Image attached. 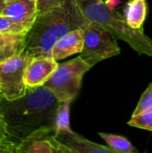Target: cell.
<instances>
[{
    "mask_svg": "<svg viewBox=\"0 0 152 153\" xmlns=\"http://www.w3.org/2000/svg\"><path fill=\"white\" fill-rule=\"evenodd\" d=\"M70 104L71 101L60 102L55 118V134L56 136L64 134L69 133L73 130L70 126Z\"/></svg>",
    "mask_w": 152,
    "mask_h": 153,
    "instance_id": "obj_15",
    "label": "cell"
},
{
    "mask_svg": "<svg viewBox=\"0 0 152 153\" xmlns=\"http://www.w3.org/2000/svg\"><path fill=\"white\" fill-rule=\"evenodd\" d=\"M83 29L72 30L58 39L52 48L50 56L56 61L65 59L72 55L81 53L83 49Z\"/></svg>",
    "mask_w": 152,
    "mask_h": 153,
    "instance_id": "obj_10",
    "label": "cell"
},
{
    "mask_svg": "<svg viewBox=\"0 0 152 153\" xmlns=\"http://www.w3.org/2000/svg\"><path fill=\"white\" fill-rule=\"evenodd\" d=\"M66 0H37L38 13L39 14L49 12L60 5H62Z\"/></svg>",
    "mask_w": 152,
    "mask_h": 153,
    "instance_id": "obj_19",
    "label": "cell"
},
{
    "mask_svg": "<svg viewBox=\"0 0 152 153\" xmlns=\"http://www.w3.org/2000/svg\"><path fill=\"white\" fill-rule=\"evenodd\" d=\"M59 104L53 92L44 85L27 87L25 94L16 100L0 97V116L6 124L11 140L18 145L40 129H55Z\"/></svg>",
    "mask_w": 152,
    "mask_h": 153,
    "instance_id": "obj_1",
    "label": "cell"
},
{
    "mask_svg": "<svg viewBox=\"0 0 152 153\" xmlns=\"http://www.w3.org/2000/svg\"><path fill=\"white\" fill-rule=\"evenodd\" d=\"M33 57L31 53L24 49L0 64V97L13 100L25 94V74Z\"/></svg>",
    "mask_w": 152,
    "mask_h": 153,
    "instance_id": "obj_6",
    "label": "cell"
},
{
    "mask_svg": "<svg viewBox=\"0 0 152 153\" xmlns=\"http://www.w3.org/2000/svg\"><path fill=\"white\" fill-rule=\"evenodd\" d=\"M90 68L81 56L58 64L51 77L44 86L53 92L60 102L73 101L82 87L84 74Z\"/></svg>",
    "mask_w": 152,
    "mask_h": 153,
    "instance_id": "obj_4",
    "label": "cell"
},
{
    "mask_svg": "<svg viewBox=\"0 0 152 153\" xmlns=\"http://www.w3.org/2000/svg\"><path fill=\"white\" fill-rule=\"evenodd\" d=\"M89 21L75 0H66L62 5L38 14L31 28L25 33V49L34 56H48L56 42L66 33L83 29Z\"/></svg>",
    "mask_w": 152,
    "mask_h": 153,
    "instance_id": "obj_2",
    "label": "cell"
},
{
    "mask_svg": "<svg viewBox=\"0 0 152 153\" xmlns=\"http://www.w3.org/2000/svg\"><path fill=\"white\" fill-rule=\"evenodd\" d=\"M128 125L133 127L152 132V110L144 111L140 114L132 116Z\"/></svg>",
    "mask_w": 152,
    "mask_h": 153,
    "instance_id": "obj_16",
    "label": "cell"
},
{
    "mask_svg": "<svg viewBox=\"0 0 152 153\" xmlns=\"http://www.w3.org/2000/svg\"><path fill=\"white\" fill-rule=\"evenodd\" d=\"M146 0H130L125 7V18L133 29L143 30V22L147 16Z\"/></svg>",
    "mask_w": 152,
    "mask_h": 153,
    "instance_id": "obj_13",
    "label": "cell"
},
{
    "mask_svg": "<svg viewBox=\"0 0 152 153\" xmlns=\"http://www.w3.org/2000/svg\"><path fill=\"white\" fill-rule=\"evenodd\" d=\"M6 1L7 0H0V14H2V13H3V10L6 4Z\"/></svg>",
    "mask_w": 152,
    "mask_h": 153,
    "instance_id": "obj_22",
    "label": "cell"
},
{
    "mask_svg": "<svg viewBox=\"0 0 152 153\" xmlns=\"http://www.w3.org/2000/svg\"><path fill=\"white\" fill-rule=\"evenodd\" d=\"M58 66L57 62L48 56H37L29 64L25 74L27 87H39L51 77Z\"/></svg>",
    "mask_w": 152,
    "mask_h": 153,
    "instance_id": "obj_9",
    "label": "cell"
},
{
    "mask_svg": "<svg viewBox=\"0 0 152 153\" xmlns=\"http://www.w3.org/2000/svg\"><path fill=\"white\" fill-rule=\"evenodd\" d=\"M83 32L84 44L80 56L90 67L120 54L116 39L99 23L89 22L83 28Z\"/></svg>",
    "mask_w": 152,
    "mask_h": 153,
    "instance_id": "obj_5",
    "label": "cell"
},
{
    "mask_svg": "<svg viewBox=\"0 0 152 153\" xmlns=\"http://www.w3.org/2000/svg\"><path fill=\"white\" fill-rule=\"evenodd\" d=\"M17 144L14 143L0 144V153H13L17 152Z\"/></svg>",
    "mask_w": 152,
    "mask_h": 153,
    "instance_id": "obj_21",
    "label": "cell"
},
{
    "mask_svg": "<svg viewBox=\"0 0 152 153\" xmlns=\"http://www.w3.org/2000/svg\"><path fill=\"white\" fill-rule=\"evenodd\" d=\"M0 33H26V31L8 17L0 14Z\"/></svg>",
    "mask_w": 152,
    "mask_h": 153,
    "instance_id": "obj_18",
    "label": "cell"
},
{
    "mask_svg": "<svg viewBox=\"0 0 152 153\" xmlns=\"http://www.w3.org/2000/svg\"><path fill=\"white\" fill-rule=\"evenodd\" d=\"M27 32L39 14L37 0H7L2 13Z\"/></svg>",
    "mask_w": 152,
    "mask_h": 153,
    "instance_id": "obj_8",
    "label": "cell"
},
{
    "mask_svg": "<svg viewBox=\"0 0 152 153\" xmlns=\"http://www.w3.org/2000/svg\"><path fill=\"white\" fill-rule=\"evenodd\" d=\"M99 135L107 143L115 153H136L137 149L125 137L108 133H99Z\"/></svg>",
    "mask_w": 152,
    "mask_h": 153,
    "instance_id": "obj_14",
    "label": "cell"
},
{
    "mask_svg": "<svg viewBox=\"0 0 152 153\" xmlns=\"http://www.w3.org/2000/svg\"><path fill=\"white\" fill-rule=\"evenodd\" d=\"M17 153H72L55 134L54 128L40 129L17 146Z\"/></svg>",
    "mask_w": 152,
    "mask_h": 153,
    "instance_id": "obj_7",
    "label": "cell"
},
{
    "mask_svg": "<svg viewBox=\"0 0 152 153\" xmlns=\"http://www.w3.org/2000/svg\"><path fill=\"white\" fill-rule=\"evenodd\" d=\"M148 110H152V82L142 93L139 103L133 113V116Z\"/></svg>",
    "mask_w": 152,
    "mask_h": 153,
    "instance_id": "obj_17",
    "label": "cell"
},
{
    "mask_svg": "<svg viewBox=\"0 0 152 153\" xmlns=\"http://www.w3.org/2000/svg\"><path fill=\"white\" fill-rule=\"evenodd\" d=\"M25 49V33H0V64Z\"/></svg>",
    "mask_w": 152,
    "mask_h": 153,
    "instance_id": "obj_12",
    "label": "cell"
},
{
    "mask_svg": "<svg viewBox=\"0 0 152 153\" xmlns=\"http://www.w3.org/2000/svg\"><path fill=\"white\" fill-rule=\"evenodd\" d=\"M56 138L68 147L72 153H115L108 146L92 143L73 131L60 134L56 135Z\"/></svg>",
    "mask_w": 152,
    "mask_h": 153,
    "instance_id": "obj_11",
    "label": "cell"
},
{
    "mask_svg": "<svg viewBox=\"0 0 152 153\" xmlns=\"http://www.w3.org/2000/svg\"><path fill=\"white\" fill-rule=\"evenodd\" d=\"M13 143L8 134L6 124L0 116V144H4V143Z\"/></svg>",
    "mask_w": 152,
    "mask_h": 153,
    "instance_id": "obj_20",
    "label": "cell"
},
{
    "mask_svg": "<svg viewBox=\"0 0 152 153\" xmlns=\"http://www.w3.org/2000/svg\"><path fill=\"white\" fill-rule=\"evenodd\" d=\"M89 22L99 23L116 39H122L140 55L152 56V39L132 28L118 11L103 0H75Z\"/></svg>",
    "mask_w": 152,
    "mask_h": 153,
    "instance_id": "obj_3",
    "label": "cell"
},
{
    "mask_svg": "<svg viewBox=\"0 0 152 153\" xmlns=\"http://www.w3.org/2000/svg\"><path fill=\"white\" fill-rule=\"evenodd\" d=\"M0 91H1V81H0Z\"/></svg>",
    "mask_w": 152,
    "mask_h": 153,
    "instance_id": "obj_23",
    "label": "cell"
}]
</instances>
